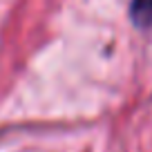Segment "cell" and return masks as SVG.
Segmentation results:
<instances>
[{
	"label": "cell",
	"mask_w": 152,
	"mask_h": 152,
	"mask_svg": "<svg viewBox=\"0 0 152 152\" xmlns=\"http://www.w3.org/2000/svg\"><path fill=\"white\" fill-rule=\"evenodd\" d=\"M130 16H132L134 25H139V27H150L152 25V0H132Z\"/></svg>",
	"instance_id": "cell-1"
}]
</instances>
